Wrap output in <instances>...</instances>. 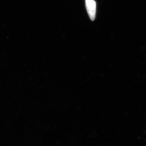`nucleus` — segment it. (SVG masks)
<instances>
[{
  "label": "nucleus",
  "instance_id": "obj_1",
  "mask_svg": "<svg viewBox=\"0 0 146 146\" xmlns=\"http://www.w3.org/2000/svg\"><path fill=\"white\" fill-rule=\"evenodd\" d=\"M85 5L89 18L94 21L96 13V3L94 0H85Z\"/></svg>",
  "mask_w": 146,
  "mask_h": 146
}]
</instances>
